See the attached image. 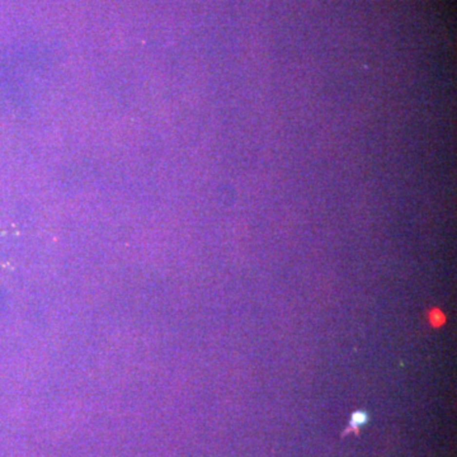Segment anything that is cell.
<instances>
[{"instance_id": "1", "label": "cell", "mask_w": 457, "mask_h": 457, "mask_svg": "<svg viewBox=\"0 0 457 457\" xmlns=\"http://www.w3.org/2000/svg\"><path fill=\"white\" fill-rule=\"evenodd\" d=\"M366 420H367V416H366V413H363V412L353 413V416H352V420H351V425H349V428L343 433V436L347 435L348 432H352V431L358 433V428H360L362 424H364Z\"/></svg>"}, {"instance_id": "2", "label": "cell", "mask_w": 457, "mask_h": 457, "mask_svg": "<svg viewBox=\"0 0 457 457\" xmlns=\"http://www.w3.org/2000/svg\"><path fill=\"white\" fill-rule=\"evenodd\" d=\"M442 315H443V314H441V312L437 311V310H433V311L431 312V316H429V318H431V324H433L435 326L441 325L442 318H443Z\"/></svg>"}]
</instances>
